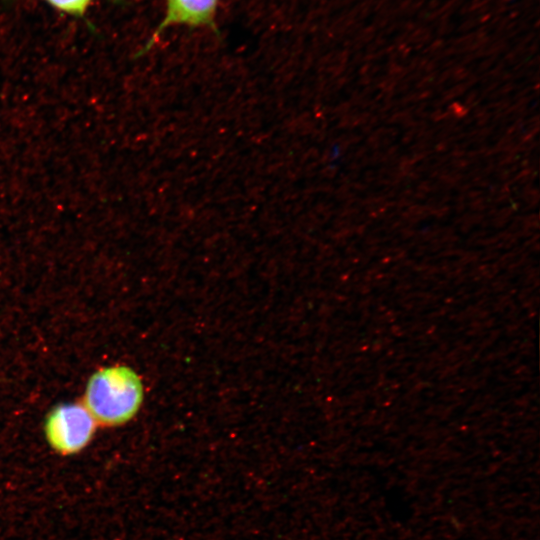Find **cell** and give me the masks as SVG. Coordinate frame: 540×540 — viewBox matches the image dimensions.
Instances as JSON below:
<instances>
[{"mask_svg":"<svg viewBox=\"0 0 540 540\" xmlns=\"http://www.w3.org/2000/svg\"><path fill=\"white\" fill-rule=\"evenodd\" d=\"M144 390L140 376L124 365L100 369L89 379L83 405L102 426L127 423L138 412Z\"/></svg>","mask_w":540,"mask_h":540,"instance_id":"obj_1","label":"cell"},{"mask_svg":"<svg viewBox=\"0 0 540 540\" xmlns=\"http://www.w3.org/2000/svg\"><path fill=\"white\" fill-rule=\"evenodd\" d=\"M55 8L73 15H81L85 12L92 0H46Z\"/></svg>","mask_w":540,"mask_h":540,"instance_id":"obj_4","label":"cell"},{"mask_svg":"<svg viewBox=\"0 0 540 540\" xmlns=\"http://www.w3.org/2000/svg\"><path fill=\"white\" fill-rule=\"evenodd\" d=\"M220 0H165L164 17L152 39L176 26L215 28Z\"/></svg>","mask_w":540,"mask_h":540,"instance_id":"obj_3","label":"cell"},{"mask_svg":"<svg viewBox=\"0 0 540 540\" xmlns=\"http://www.w3.org/2000/svg\"><path fill=\"white\" fill-rule=\"evenodd\" d=\"M97 425L83 404L65 403L49 413L44 431L55 451L71 455L81 451L91 441Z\"/></svg>","mask_w":540,"mask_h":540,"instance_id":"obj_2","label":"cell"}]
</instances>
